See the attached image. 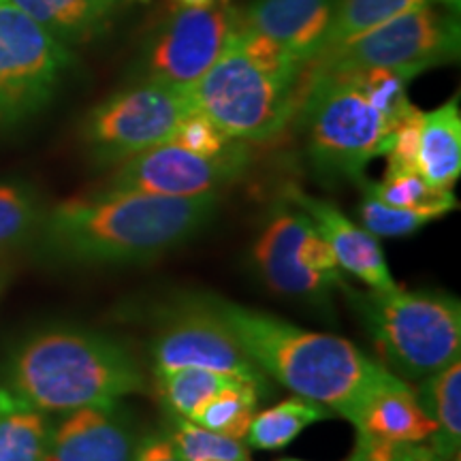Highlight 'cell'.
I'll return each mask as SVG.
<instances>
[{"label":"cell","mask_w":461,"mask_h":461,"mask_svg":"<svg viewBox=\"0 0 461 461\" xmlns=\"http://www.w3.org/2000/svg\"><path fill=\"white\" fill-rule=\"evenodd\" d=\"M216 207L218 194L160 197L96 190L45 210L34 246L56 263H146L199 235Z\"/></svg>","instance_id":"1"},{"label":"cell","mask_w":461,"mask_h":461,"mask_svg":"<svg viewBox=\"0 0 461 461\" xmlns=\"http://www.w3.org/2000/svg\"><path fill=\"white\" fill-rule=\"evenodd\" d=\"M199 299L238 338L265 376L350 423L378 391L402 380L348 339L302 330L216 295Z\"/></svg>","instance_id":"2"},{"label":"cell","mask_w":461,"mask_h":461,"mask_svg":"<svg viewBox=\"0 0 461 461\" xmlns=\"http://www.w3.org/2000/svg\"><path fill=\"white\" fill-rule=\"evenodd\" d=\"M0 384L48 414L112 406L148 389L140 359L122 342L68 325L22 338L5 361Z\"/></svg>","instance_id":"3"},{"label":"cell","mask_w":461,"mask_h":461,"mask_svg":"<svg viewBox=\"0 0 461 461\" xmlns=\"http://www.w3.org/2000/svg\"><path fill=\"white\" fill-rule=\"evenodd\" d=\"M376 346L380 363L402 380H423L461 353L457 297L425 291L346 288Z\"/></svg>","instance_id":"4"},{"label":"cell","mask_w":461,"mask_h":461,"mask_svg":"<svg viewBox=\"0 0 461 461\" xmlns=\"http://www.w3.org/2000/svg\"><path fill=\"white\" fill-rule=\"evenodd\" d=\"M395 124L366 99L348 75L310 73L302 126L305 149L319 176L361 184L366 167L387 157Z\"/></svg>","instance_id":"5"},{"label":"cell","mask_w":461,"mask_h":461,"mask_svg":"<svg viewBox=\"0 0 461 461\" xmlns=\"http://www.w3.org/2000/svg\"><path fill=\"white\" fill-rule=\"evenodd\" d=\"M190 96L194 109L230 140L263 143L278 137L295 115L297 79L257 67L233 34L214 67L190 88Z\"/></svg>","instance_id":"6"},{"label":"cell","mask_w":461,"mask_h":461,"mask_svg":"<svg viewBox=\"0 0 461 461\" xmlns=\"http://www.w3.org/2000/svg\"><path fill=\"white\" fill-rule=\"evenodd\" d=\"M459 50V17L425 5L325 51L312 62L310 73L348 75L387 68L417 77L428 68L455 62Z\"/></svg>","instance_id":"7"},{"label":"cell","mask_w":461,"mask_h":461,"mask_svg":"<svg viewBox=\"0 0 461 461\" xmlns=\"http://www.w3.org/2000/svg\"><path fill=\"white\" fill-rule=\"evenodd\" d=\"M193 109L190 90L135 82L86 115L82 137L96 163L120 165L169 141L180 120Z\"/></svg>","instance_id":"8"},{"label":"cell","mask_w":461,"mask_h":461,"mask_svg":"<svg viewBox=\"0 0 461 461\" xmlns=\"http://www.w3.org/2000/svg\"><path fill=\"white\" fill-rule=\"evenodd\" d=\"M75 58L14 0H0V124L24 122L54 99Z\"/></svg>","instance_id":"9"},{"label":"cell","mask_w":461,"mask_h":461,"mask_svg":"<svg viewBox=\"0 0 461 461\" xmlns=\"http://www.w3.org/2000/svg\"><path fill=\"white\" fill-rule=\"evenodd\" d=\"M235 26L238 9L230 0L173 11L149 32L132 65V79L190 90L227 50Z\"/></svg>","instance_id":"10"},{"label":"cell","mask_w":461,"mask_h":461,"mask_svg":"<svg viewBox=\"0 0 461 461\" xmlns=\"http://www.w3.org/2000/svg\"><path fill=\"white\" fill-rule=\"evenodd\" d=\"M269 291L285 297L325 302L336 286H344L342 269L331 248L299 207H276L252 250Z\"/></svg>","instance_id":"11"},{"label":"cell","mask_w":461,"mask_h":461,"mask_svg":"<svg viewBox=\"0 0 461 461\" xmlns=\"http://www.w3.org/2000/svg\"><path fill=\"white\" fill-rule=\"evenodd\" d=\"M154 367H201L267 391V376L241 348L238 338L199 297L165 316L149 344Z\"/></svg>","instance_id":"12"},{"label":"cell","mask_w":461,"mask_h":461,"mask_svg":"<svg viewBox=\"0 0 461 461\" xmlns=\"http://www.w3.org/2000/svg\"><path fill=\"white\" fill-rule=\"evenodd\" d=\"M250 163L248 143L238 141L218 157H201L167 141L118 165L101 190L146 193L160 197L218 194L238 182Z\"/></svg>","instance_id":"13"},{"label":"cell","mask_w":461,"mask_h":461,"mask_svg":"<svg viewBox=\"0 0 461 461\" xmlns=\"http://www.w3.org/2000/svg\"><path fill=\"white\" fill-rule=\"evenodd\" d=\"M140 438L120 403L77 408L51 420L43 461H132Z\"/></svg>","instance_id":"14"},{"label":"cell","mask_w":461,"mask_h":461,"mask_svg":"<svg viewBox=\"0 0 461 461\" xmlns=\"http://www.w3.org/2000/svg\"><path fill=\"white\" fill-rule=\"evenodd\" d=\"M286 197L291 199L293 205L310 216L314 229L331 248L342 272L355 276L372 291H393L397 288V282L391 276L387 258H384L376 235L348 221L330 201L310 197L308 193L295 186L286 190Z\"/></svg>","instance_id":"15"},{"label":"cell","mask_w":461,"mask_h":461,"mask_svg":"<svg viewBox=\"0 0 461 461\" xmlns=\"http://www.w3.org/2000/svg\"><path fill=\"white\" fill-rule=\"evenodd\" d=\"M336 7L338 0H252L238 17L308 67L325 48Z\"/></svg>","instance_id":"16"},{"label":"cell","mask_w":461,"mask_h":461,"mask_svg":"<svg viewBox=\"0 0 461 461\" xmlns=\"http://www.w3.org/2000/svg\"><path fill=\"white\" fill-rule=\"evenodd\" d=\"M353 425L357 431L389 445H419L436 431L434 419L423 411L417 391L406 380L378 391Z\"/></svg>","instance_id":"17"},{"label":"cell","mask_w":461,"mask_h":461,"mask_svg":"<svg viewBox=\"0 0 461 461\" xmlns=\"http://www.w3.org/2000/svg\"><path fill=\"white\" fill-rule=\"evenodd\" d=\"M67 48L103 37L131 0H14Z\"/></svg>","instance_id":"18"},{"label":"cell","mask_w":461,"mask_h":461,"mask_svg":"<svg viewBox=\"0 0 461 461\" xmlns=\"http://www.w3.org/2000/svg\"><path fill=\"white\" fill-rule=\"evenodd\" d=\"M417 171L429 186L453 190L461 176V113L457 101H448L423 113Z\"/></svg>","instance_id":"19"},{"label":"cell","mask_w":461,"mask_h":461,"mask_svg":"<svg viewBox=\"0 0 461 461\" xmlns=\"http://www.w3.org/2000/svg\"><path fill=\"white\" fill-rule=\"evenodd\" d=\"M417 397L423 411L434 419L431 451L442 461H457L461 448V359L448 363L420 380Z\"/></svg>","instance_id":"20"},{"label":"cell","mask_w":461,"mask_h":461,"mask_svg":"<svg viewBox=\"0 0 461 461\" xmlns=\"http://www.w3.org/2000/svg\"><path fill=\"white\" fill-rule=\"evenodd\" d=\"M51 419L0 384V461H43Z\"/></svg>","instance_id":"21"},{"label":"cell","mask_w":461,"mask_h":461,"mask_svg":"<svg viewBox=\"0 0 461 461\" xmlns=\"http://www.w3.org/2000/svg\"><path fill=\"white\" fill-rule=\"evenodd\" d=\"M330 411L321 403L291 397L267 411L257 412L246 434V447L255 451H280L286 448L305 428L330 417Z\"/></svg>","instance_id":"22"},{"label":"cell","mask_w":461,"mask_h":461,"mask_svg":"<svg viewBox=\"0 0 461 461\" xmlns=\"http://www.w3.org/2000/svg\"><path fill=\"white\" fill-rule=\"evenodd\" d=\"M230 383L235 378L201 367H154V384L167 412L188 420L197 419L201 408Z\"/></svg>","instance_id":"23"},{"label":"cell","mask_w":461,"mask_h":461,"mask_svg":"<svg viewBox=\"0 0 461 461\" xmlns=\"http://www.w3.org/2000/svg\"><path fill=\"white\" fill-rule=\"evenodd\" d=\"M45 207L24 182H0V255L34 244Z\"/></svg>","instance_id":"24"},{"label":"cell","mask_w":461,"mask_h":461,"mask_svg":"<svg viewBox=\"0 0 461 461\" xmlns=\"http://www.w3.org/2000/svg\"><path fill=\"white\" fill-rule=\"evenodd\" d=\"M425 5H429L428 0H338L336 14H333L330 32L325 39V48L321 54L336 50L338 45L370 32L397 15L425 7Z\"/></svg>","instance_id":"25"},{"label":"cell","mask_w":461,"mask_h":461,"mask_svg":"<svg viewBox=\"0 0 461 461\" xmlns=\"http://www.w3.org/2000/svg\"><path fill=\"white\" fill-rule=\"evenodd\" d=\"M383 203L402 207V210L428 212L434 218H442L457 207L453 190H440L429 186L419 171L384 173L383 182H366Z\"/></svg>","instance_id":"26"},{"label":"cell","mask_w":461,"mask_h":461,"mask_svg":"<svg viewBox=\"0 0 461 461\" xmlns=\"http://www.w3.org/2000/svg\"><path fill=\"white\" fill-rule=\"evenodd\" d=\"M163 431L184 461H252L244 440L222 436L194 420L169 414V425Z\"/></svg>","instance_id":"27"},{"label":"cell","mask_w":461,"mask_h":461,"mask_svg":"<svg viewBox=\"0 0 461 461\" xmlns=\"http://www.w3.org/2000/svg\"><path fill=\"white\" fill-rule=\"evenodd\" d=\"M263 393L252 384L235 380L229 387L212 397L210 402L201 408L194 423L203 428L218 431V434L244 440L248 429H250L252 419L257 414V402Z\"/></svg>","instance_id":"28"},{"label":"cell","mask_w":461,"mask_h":461,"mask_svg":"<svg viewBox=\"0 0 461 461\" xmlns=\"http://www.w3.org/2000/svg\"><path fill=\"white\" fill-rule=\"evenodd\" d=\"M361 203H359V218L363 229L370 230L376 238H406V235L417 233L425 224L438 221L428 212L419 210H402L383 203L370 188L366 186V180L361 184Z\"/></svg>","instance_id":"29"},{"label":"cell","mask_w":461,"mask_h":461,"mask_svg":"<svg viewBox=\"0 0 461 461\" xmlns=\"http://www.w3.org/2000/svg\"><path fill=\"white\" fill-rule=\"evenodd\" d=\"M348 77L366 95V99L393 122H400L402 115L412 107V103L408 101V82L412 75L387 71V68H370V71L348 73Z\"/></svg>","instance_id":"30"},{"label":"cell","mask_w":461,"mask_h":461,"mask_svg":"<svg viewBox=\"0 0 461 461\" xmlns=\"http://www.w3.org/2000/svg\"><path fill=\"white\" fill-rule=\"evenodd\" d=\"M169 141L188 149V152L201 154V157H218V154L227 152V149H230L238 143L224 135V132L218 129L205 113H201L199 109H193V112L184 115L180 124L173 131Z\"/></svg>","instance_id":"31"},{"label":"cell","mask_w":461,"mask_h":461,"mask_svg":"<svg viewBox=\"0 0 461 461\" xmlns=\"http://www.w3.org/2000/svg\"><path fill=\"white\" fill-rule=\"evenodd\" d=\"M420 126H423V112H419V109L412 105L402 115L400 122L395 124L393 140H391V148L387 152V173L417 171Z\"/></svg>","instance_id":"32"},{"label":"cell","mask_w":461,"mask_h":461,"mask_svg":"<svg viewBox=\"0 0 461 461\" xmlns=\"http://www.w3.org/2000/svg\"><path fill=\"white\" fill-rule=\"evenodd\" d=\"M132 461H184L165 431H149L137 442Z\"/></svg>","instance_id":"33"},{"label":"cell","mask_w":461,"mask_h":461,"mask_svg":"<svg viewBox=\"0 0 461 461\" xmlns=\"http://www.w3.org/2000/svg\"><path fill=\"white\" fill-rule=\"evenodd\" d=\"M391 461H442L431 451V447L419 445H393Z\"/></svg>","instance_id":"34"},{"label":"cell","mask_w":461,"mask_h":461,"mask_svg":"<svg viewBox=\"0 0 461 461\" xmlns=\"http://www.w3.org/2000/svg\"><path fill=\"white\" fill-rule=\"evenodd\" d=\"M370 442H372L370 436L363 434V431H357L353 453H350L344 461H367V457H370Z\"/></svg>","instance_id":"35"},{"label":"cell","mask_w":461,"mask_h":461,"mask_svg":"<svg viewBox=\"0 0 461 461\" xmlns=\"http://www.w3.org/2000/svg\"><path fill=\"white\" fill-rule=\"evenodd\" d=\"M429 5H438V7H442L447 11V14L451 15H457L459 17V11H461V0H428Z\"/></svg>","instance_id":"36"},{"label":"cell","mask_w":461,"mask_h":461,"mask_svg":"<svg viewBox=\"0 0 461 461\" xmlns=\"http://www.w3.org/2000/svg\"><path fill=\"white\" fill-rule=\"evenodd\" d=\"M173 3H177L180 7H205L212 0H173Z\"/></svg>","instance_id":"37"},{"label":"cell","mask_w":461,"mask_h":461,"mask_svg":"<svg viewBox=\"0 0 461 461\" xmlns=\"http://www.w3.org/2000/svg\"><path fill=\"white\" fill-rule=\"evenodd\" d=\"M3 288H5V272L0 269V293H3Z\"/></svg>","instance_id":"38"},{"label":"cell","mask_w":461,"mask_h":461,"mask_svg":"<svg viewBox=\"0 0 461 461\" xmlns=\"http://www.w3.org/2000/svg\"><path fill=\"white\" fill-rule=\"evenodd\" d=\"M278 461H303V459H278Z\"/></svg>","instance_id":"39"},{"label":"cell","mask_w":461,"mask_h":461,"mask_svg":"<svg viewBox=\"0 0 461 461\" xmlns=\"http://www.w3.org/2000/svg\"><path fill=\"white\" fill-rule=\"evenodd\" d=\"M137 3H149V0H137Z\"/></svg>","instance_id":"40"}]
</instances>
